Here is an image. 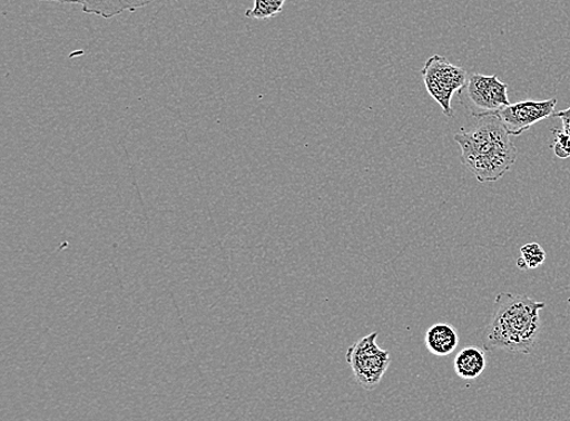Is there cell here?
<instances>
[{
	"label": "cell",
	"mask_w": 570,
	"mask_h": 421,
	"mask_svg": "<svg viewBox=\"0 0 570 421\" xmlns=\"http://www.w3.org/2000/svg\"><path fill=\"white\" fill-rule=\"evenodd\" d=\"M461 161L481 183L497 182L505 176L519 156L505 127L497 115L476 118L468 131L456 134Z\"/></svg>",
	"instance_id": "6da1fadb"
},
{
	"label": "cell",
	"mask_w": 570,
	"mask_h": 421,
	"mask_svg": "<svg viewBox=\"0 0 570 421\" xmlns=\"http://www.w3.org/2000/svg\"><path fill=\"white\" fill-rule=\"evenodd\" d=\"M546 306V302L525 295L499 294L492 321L484 335L485 350L524 354L532 352L541 327L540 311Z\"/></svg>",
	"instance_id": "7a4b0ae2"
},
{
	"label": "cell",
	"mask_w": 570,
	"mask_h": 421,
	"mask_svg": "<svg viewBox=\"0 0 570 421\" xmlns=\"http://www.w3.org/2000/svg\"><path fill=\"white\" fill-rule=\"evenodd\" d=\"M421 75L429 95L441 105L446 117H454L452 101L469 84V75L460 66L435 55L424 63Z\"/></svg>",
	"instance_id": "3957f363"
},
{
	"label": "cell",
	"mask_w": 570,
	"mask_h": 421,
	"mask_svg": "<svg viewBox=\"0 0 570 421\" xmlns=\"http://www.w3.org/2000/svg\"><path fill=\"white\" fill-rule=\"evenodd\" d=\"M377 333L357 340L347 352V363L357 385L367 391L375 390L391 364V353L377 345Z\"/></svg>",
	"instance_id": "277c9868"
},
{
	"label": "cell",
	"mask_w": 570,
	"mask_h": 421,
	"mask_svg": "<svg viewBox=\"0 0 570 421\" xmlns=\"http://www.w3.org/2000/svg\"><path fill=\"white\" fill-rule=\"evenodd\" d=\"M508 91L509 86L501 82L497 75L473 74L460 95L472 116L479 118L497 115L503 108L509 107L511 102Z\"/></svg>",
	"instance_id": "5b68a950"
},
{
	"label": "cell",
	"mask_w": 570,
	"mask_h": 421,
	"mask_svg": "<svg viewBox=\"0 0 570 421\" xmlns=\"http://www.w3.org/2000/svg\"><path fill=\"white\" fill-rule=\"evenodd\" d=\"M557 99L524 100L510 104L497 116L510 136H521L540 121L547 120L554 114Z\"/></svg>",
	"instance_id": "8992f818"
},
{
	"label": "cell",
	"mask_w": 570,
	"mask_h": 421,
	"mask_svg": "<svg viewBox=\"0 0 570 421\" xmlns=\"http://www.w3.org/2000/svg\"><path fill=\"white\" fill-rule=\"evenodd\" d=\"M41 2L81 7L85 14L112 19L148 7L157 0H41Z\"/></svg>",
	"instance_id": "52a82bcc"
},
{
	"label": "cell",
	"mask_w": 570,
	"mask_h": 421,
	"mask_svg": "<svg viewBox=\"0 0 570 421\" xmlns=\"http://www.w3.org/2000/svg\"><path fill=\"white\" fill-rule=\"evenodd\" d=\"M424 344L433 356L448 358L459 346V334L453 325L436 323L429 327Z\"/></svg>",
	"instance_id": "ba28073f"
},
{
	"label": "cell",
	"mask_w": 570,
	"mask_h": 421,
	"mask_svg": "<svg viewBox=\"0 0 570 421\" xmlns=\"http://www.w3.org/2000/svg\"><path fill=\"white\" fill-rule=\"evenodd\" d=\"M487 368V358L482 349L468 346L462 349L454 360V371L462 380L480 378Z\"/></svg>",
	"instance_id": "9c48e42d"
},
{
	"label": "cell",
	"mask_w": 570,
	"mask_h": 421,
	"mask_svg": "<svg viewBox=\"0 0 570 421\" xmlns=\"http://www.w3.org/2000/svg\"><path fill=\"white\" fill-rule=\"evenodd\" d=\"M286 0H255L254 7L246 11V18L265 20L282 14Z\"/></svg>",
	"instance_id": "30bf717a"
},
{
	"label": "cell",
	"mask_w": 570,
	"mask_h": 421,
	"mask_svg": "<svg viewBox=\"0 0 570 421\" xmlns=\"http://www.w3.org/2000/svg\"><path fill=\"white\" fill-rule=\"evenodd\" d=\"M546 249H543L537 243H529L522 246L521 257L519 258V261H517V266H519V268L522 271L537 270L541 265H543V262H546Z\"/></svg>",
	"instance_id": "8fae6325"
},
{
	"label": "cell",
	"mask_w": 570,
	"mask_h": 421,
	"mask_svg": "<svg viewBox=\"0 0 570 421\" xmlns=\"http://www.w3.org/2000/svg\"><path fill=\"white\" fill-rule=\"evenodd\" d=\"M554 140L552 144L553 153L560 159H568L570 157V135L563 129H552Z\"/></svg>",
	"instance_id": "7c38bea8"
},
{
	"label": "cell",
	"mask_w": 570,
	"mask_h": 421,
	"mask_svg": "<svg viewBox=\"0 0 570 421\" xmlns=\"http://www.w3.org/2000/svg\"><path fill=\"white\" fill-rule=\"evenodd\" d=\"M552 117L561 118L563 124L570 125V108L560 112H554Z\"/></svg>",
	"instance_id": "4fadbf2b"
}]
</instances>
